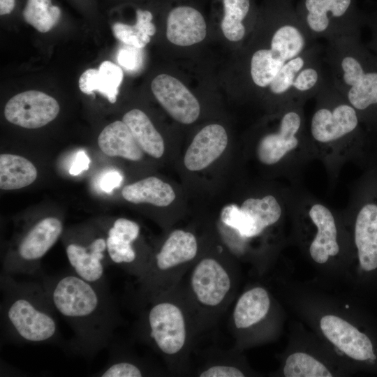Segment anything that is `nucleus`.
<instances>
[{
	"label": "nucleus",
	"mask_w": 377,
	"mask_h": 377,
	"mask_svg": "<svg viewBox=\"0 0 377 377\" xmlns=\"http://www.w3.org/2000/svg\"><path fill=\"white\" fill-rule=\"evenodd\" d=\"M123 77V71L119 66L110 61H104L98 69L89 68L80 75L79 87L86 94H94V91H98L108 101L114 103Z\"/></svg>",
	"instance_id": "5701e85b"
},
{
	"label": "nucleus",
	"mask_w": 377,
	"mask_h": 377,
	"mask_svg": "<svg viewBox=\"0 0 377 377\" xmlns=\"http://www.w3.org/2000/svg\"><path fill=\"white\" fill-rule=\"evenodd\" d=\"M295 11L306 31L316 41L357 35L363 20L356 0H298Z\"/></svg>",
	"instance_id": "0eeeda50"
},
{
	"label": "nucleus",
	"mask_w": 377,
	"mask_h": 377,
	"mask_svg": "<svg viewBox=\"0 0 377 377\" xmlns=\"http://www.w3.org/2000/svg\"><path fill=\"white\" fill-rule=\"evenodd\" d=\"M137 309L135 336L162 357L171 373L188 374L190 355L200 333L179 283Z\"/></svg>",
	"instance_id": "f03ea898"
},
{
	"label": "nucleus",
	"mask_w": 377,
	"mask_h": 377,
	"mask_svg": "<svg viewBox=\"0 0 377 377\" xmlns=\"http://www.w3.org/2000/svg\"><path fill=\"white\" fill-rule=\"evenodd\" d=\"M122 121L144 152L156 158L163 156V139L145 112L133 109L124 114Z\"/></svg>",
	"instance_id": "a878e982"
},
{
	"label": "nucleus",
	"mask_w": 377,
	"mask_h": 377,
	"mask_svg": "<svg viewBox=\"0 0 377 377\" xmlns=\"http://www.w3.org/2000/svg\"><path fill=\"white\" fill-rule=\"evenodd\" d=\"M269 28L266 45L256 48L249 59V77L253 84L266 89L274 80L280 70L297 53L283 38L272 36V19L267 7L262 9Z\"/></svg>",
	"instance_id": "4468645a"
},
{
	"label": "nucleus",
	"mask_w": 377,
	"mask_h": 377,
	"mask_svg": "<svg viewBox=\"0 0 377 377\" xmlns=\"http://www.w3.org/2000/svg\"><path fill=\"white\" fill-rule=\"evenodd\" d=\"M323 52V47L317 41L302 54L286 63L267 88L270 94L282 103H288V94L297 73Z\"/></svg>",
	"instance_id": "cd10ccee"
},
{
	"label": "nucleus",
	"mask_w": 377,
	"mask_h": 377,
	"mask_svg": "<svg viewBox=\"0 0 377 377\" xmlns=\"http://www.w3.org/2000/svg\"><path fill=\"white\" fill-rule=\"evenodd\" d=\"M62 15L61 8L53 0H26L22 10L24 21L41 33L54 27Z\"/></svg>",
	"instance_id": "473e14b6"
},
{
	"label": "nucleus",
	"mask_w": 377,
	"mask_h": 377,
	"mask_svg": "<svg viewBox=\"0 0 377 377\" xmlns=\"http://www.w3.org/2000/svg\"><path fill=\"white\" fill-rule=\"evenodd\" d=\"M152 369L142 360L124 352L114 353L106 366L96 375L101 377H141L153 376Z\"/></svg>",
	"instance_id": "72a5a7b5"
},
{
	"label": "nucleus",
	"mask_w": 377,
	"mask_h": 377,
	"mask_svg": "<svg viewBox=\"0 0 377 377\" xmlns=\"http://www.w3.org/2000/svg\"><path fill=\"white\" fill-rule=\"evenodd\" d=\"M221 28L230 41L239 42L246 34V22L258 14L253 0H220Z\"/></svg>",
	"instance_id": "393cba45"
},
{
	"label": "nucleus",
	"mask_w": 377,
	"mask_h": 377,
	"mask_svg": "<svg viewBox=\"0 0 377 377\" xmlns=\"http://www.w3.org/2000/svg\"><path fill=\"white\" fill-rule=\"evenodd\" d=\"M90 159L84 150L78 151L69 169L71 175H78L84 170H88Z\"/></svg>",
	"instance_id": "4c0bfd02"
},
{
	"label": "nucleus",
	"mask_w": 377,
	"mask_h": 377,
	"mask_svg": "<svg viewBox=\"0 0 377 377\" xmlns=\"http://www.w3.org/2000/svg\"><path fill=\"white\" fill-rule=\"evenodd\" d=\"M236 350L225 351L216 348L207 351V360L197 369L200 377H244L248 376L246 369L237 361Z\"/></svg>",
	"instance_id": "7c9ffc66"
},
{
	"label": "nucleus",
	"mask_w": 377,
	"mask_h": 377,
	"mask_svg": "<svg viewBox=\"0 0 377 377\" xmlns=\"http://www.w3.org/2000/svg\"><path fill=\"white\" fill-rule=\"evenodd\" d=\"M309 214L317 230L309 246V254L315 263L325 264L339 252L335 220L331 211L321 204L313 205Z\"/></svg>",
	"instance_id": "412c9836"
},
{
	"label": "nucleus",
	"mask_w": 377,
	"mask_h": 377,
	"mask_svg": "<svg viewBox=\"0 0 377 377\" xmlns=\"http://www.w3.org/2000/svg\"><path fill=\"white\" fill-rule=\"evenodd\" d=\"M52 303L74 332L66 348L93 357L109 346L121 318L110 290L84 280L73 271L39 277Z\"/></svg>",
	"instance_id": "f257e3e1"
},
{
	"label": "nucleus",
	"mask_w": 377,
	"mask_h": 377,
	"mask_svg": "<svg viewBox=\"0 0 377 377\" xmlns=\"http://www.w3.org/2000/svg\"><path fill=\"white\" fill-rule=\"evenodd\" d=\"M324 337L358 364L377 370V339L365 328L334 314H325L319 322Z\"/></svg>",
	"instance_id": "9b49d317"
},
{
	"label": "nucleus",
	"mask_w": 377,
	"mask_h": 377,
	"mask_svg": "<svg viewBox=\"0 0 377 377\" xmlns=\"http://www.w3.org/2000/svg\"><path fill=\"white\" fill-rule=\"evenodd\" d=\"M135 23L128 24L116 22L112 24L113 34L125 45L137 48L145 47L150 41L151 36L156 33L153 22L154 13L149 8H135Z\"/></svg>",
	"instance_id": "bb28decb"
},
{
	"label": "nucleus",
	"mask_w": 377,
	"mask_h": 377,
	"mask_svg": "<svg viewBox=\"0 0 377 377\" xmlns=\"http://www.w3.org/2000/svg\"><path fill=\"white\" fill-rule=\"evenodd\" d=\"M207 24L202 13L193 6L178 4L171 8L166 18V36L178 46H190L206 36Z\"/></svg>",
	"instance_id": "6ab92c4d"
},
{
	"label": "nucleus",
	"mask_w": 377,
	"mask_h": 377,
	"mask_svg": "<svg viewBox=\"0 0 377 377\" xmlns=\"http://www.w3.org/2000/svg\"><path fill=\"white\" fill-rule=\"evenodd\" d=\"M140 232V228L136 222L119 218L108 228L105 237L110 263L135 280L144 274L149 262V259L140 254L135 247Z\"/></svg>",
	"instance_id": "f8f14e48"
},
{
	"label": "nucleus",
	"mask_w": 377,
	"mask_h": 377,
	"mask_svg": "<svg viewBox=\"0 0 377 377\" xmlns=\"http://www.w3.org/2000/svg\"><path fill=\"white\" fill-rule=\"evenodd\" d=\"M357 35L326 41L323 61L334 87L357 112L377 105V70L369 68Z\"/></svg>",
	"instance_id": "39448f33"
},
{
	"label": "nucleus",
	"mask_w": 377,
	"mask_h": 377,
	"mask_svg": "<svg viewBox=\"0 0 377 377\" xmlns=\"http://www.w3.org/2000/svg\"><path fill=\"white\" fill-rule=\"evenodd\" d=\"M37 177L35 165L23 156L3 154L0 156V188L15 190L27 186Z\"/></svg>",
	"instance_id": "c85d7f7f"
},
{
	"label": "nucleus",
	"mask_w": 377,
	"mask_h": 377,
	"mask_svg": "<svg viewBox=\"0 0 377 377\" xmlns=\"http://www.w3.org/2000/svg\"><path fill=\"white\" fill-rule=\"evenodd\" d=\"M151 88L158 102L175 120L190 124L198 118L199 102L178 79L161 74L153 80Z\"/></svg>",
	"instance_id": "a211bd4d"
},
{
	"label": "nucleus",
	"mask_w": 377,
	"mask_h": 377,
	"mask_svg": "<svg viewBox=\"0 0 377 377\" xmlns=\"http://www.w3.org/2000/svg\"><path fill=\"white\" fill-rule=\"evenodd\" d=\"M327 76L322 53L309 62L297 73L290 89L288 101L306 100L307 98L316 96Z\"/></svg>",
	"instance_id": "c756f323"
},
{
	"label": "nucleus",
	"mask_w": 377,
	"mask_h": 377,
	"mask_svg": "<svg viewBox=\"0 0 377 377\" xmlns=\"http://www.w3.org/2000/svg\"><path fill=\"white\" fill-rule=\"evenodd\" d=\"M228 145V135L219 124H209L202 128L193 138L188 147L184 163L191 171L201 170L224 151Z\"/></svg>",
	"instance_id": "aec40b11"
},
{
	"label": "nucleus",
	"mask_w": 377,
	"mask_h": 377,
	"mask_svg": "<svg viewBox=\"0 0 377 377\" xmlns=\"http://www.w3.org/2000/svg\"><path fill=\"white\" fill-rule=\"evenodd\" d=\"M63 228L61 221L54 216L36 222L5 258L1 272L13 276L24 274L39 278L43 273L40 260L59 239Z\"/></svg>",
	"instance_id": "6e6552de"
},
{
	"label": "nucleus",
	"mask_w": 377,
	"mask_h": 377,
	"mask_svg": "<svg viewBox=\"0 0 377 377\" xmlns=\"http://www.w3.org/2000/svg\"><path fill=\"white\" fill-rule=\"evenodd\" d=\"M316 97L318 107L310 124L311 134L315 140L332 142L357 130V112L334 87L328 75Z\"/></svg>",
	"instance_id": "1a4fd4ad"
},
{
	"label": "nucleus",
	"mask_w": 377,
	"mask_h": 377,
	"mask_svg": "<svg viewBox=\"0 0 377 377\" xmlns=\"http://www.w3.org/2000/svg\"><path fill=\"white\" fill-rule=\"evenodd\" d=\"M66 253L75 274L96 286L109 290L105 269L110 263L105 237H91L85 242L69 241Z\"/></svg>",
	"instance_id": "2eb2a0df"
},
{
	"label": "nucleus",
	"mask_w": 377,
	"mask_h": 377,
	"mask_svg": "<svg viewBox=\"0 0 377 377\" xmlns=\"http://www.w3.org/2000/svg\"><path fill=\"white\" fill-rule=\"evenodd\" d=\"M121 194L130 202L149 203L157 207L168 206L176 197L172 186L156 177H149L126 185Z\"/></svg>",
	"instance_id": "b1692460"
},
{
	"label": "nucleus",
	"mask_w": 377,
	"mask_h": 377,
	"mask_svg": "<svg viewBox=\"0 0 377 377\" xmlns=\"http://www.w3.org/2000/svg\"><path fill=\"white\" fill-rule=\"evenodd\" d=\"M237 267L216 256H199L179 284L195 315L200 334L215 326L233 302Z\"/></svg>",
	"instance_id": "20e7f679"
},
{
	"label": "nucleus",
	"mask_w": 377,
	"mask_h": 377,
	"mask_svg": "<svg viewBox=\"0 0 377 377\" xmlns=\"http://www.w3.org/2000/svg\"><path fill=\"white\" fill-rule=\"evenodd\" d=\"M240 207L250 217L257 237L267 228L276 223L282 212L279 202L272 195L262 198H248L242 202Z\"/></svg>",
	"instance_id": "2f4dec72"
},
{
	"label": "nucleus",
	"mask_w": 377,
	"mask_h": 377,
	"mask_svg": "<svg viewBox=\"0 0 377 377\" xmlns=\"http://www.w3.org/2000/svg\"><path fill=\"white\" fill-rule=\"evenodd\" d=\"M16 6V0H0V15L5 16L12 13Z\"/></svg>",
	"instance_id": "58836bf2"
},
{
	"label": "nucleus",
	"mask_w": 377,
	"mask_h": 377,
	"mask_svg": "<svg viewBox=\"0 0 377 377\" xmlns=\"http://www.w3.org/2000/svg\"><path fill=\"white\" fill-rule=\"evenodd\" d=\"M101 151L112 157L119 156L138 161L144 156L129 128L123 121H115L106 126L98 138Z\"/></svg>",
	"instance_id": "4be33fe9"
},
{
	"label": "nucleus",
	"mask_w": 377,
	"mask_h": 377,
	"mask_svg": "<svg viewBox=\"0 0 377 377\" xmlns=\"http://www.w3.org/2000/svg\"><path fill=\"white\" fill-rule=\"evenodd\" d=\"M272 310V299L267 288L253 286L237 299L229 320L235 338L234 349L239 350L258 341L259 334L266 326Z\"/></svg>",
	"instance_id": "9d476101"
},
{
	"label": "nucleus",
	"mask_w": 377,
	"mask_h": 377,
	"mask_svg": "<svg viewBox=\"0 0 377 377\" xmlns=\"http://www.w3.org/2000/svg\"><path fill=\"white\" fill-rule=\"evenodd\" d=\"M121 174L116 170H110L103 175L100 180V187L105 193H110L119 187L122 182Z\"/></svg>",
	"instance_id": "e433bc0d"
},
{
	"label": "nucleus",
	"mask_w": 377,
	"mask_h": 377,
	"mask_svg": "<svg viewBox=\"0 0 377 377\" xmlns=\"http://www.w3.org/2000/svg\"><path fill=\"white\" fill-rule=\"evenodd\" d=\"M305 100H293L280 117L276 131L265 135L257 147V156L265 165H274L299 145L302 131L303 117L301 103Z\"/></svg>",
	"instance_id": "ddd939ff"
},
{
	"label": "nucleus",
	"mask_w": 377,
	"mask_h": 377,
	"mask_svg": "<svg viewBox=\"0 0 377 377\" xmlns=\"http://www.w3.org/2000/svg\"><path fill=\"white\" fill-rule=\"evenodd\" d=\"M200 256L195 235L190 231H171L150 258L144 274L135 280L136 309L173 289Z\"/></svg>",
	"instance_id": "423d86ee"
},
{
	"label": "nucleus",
	"mask_w": 377,
	"mask_h": 377,
	"mask_svg": "<svg viewBox=\"0 0 377 377\" xmlns=\"http://www.w3.org/2000/svg\"><path fill=\"white\" fill-rule=\"evenodd\" d=\"M1 326L5 340L15 343L60 341L57 311L41 281H19L1 272Z\"/></svg>",
	"instance_id": "7ed1b4c3"
},
{
	"label": "nucleus",
	"mask_w": 377,
	"mask_h": 377,
	"mask_svg": "<svg viewBox=\"0 0 377 377\" xmlns=\"http://www.w3.org/2000/svg\"><path fill=\"white\" fill-rule=\"evenodd\" d=\"M285 377H332V372L321 361L304 352H294L285 360Z\"/></svg>",
	"instance_id": "f704fd0d"
},
{
	"label": "nucleus",
	"mask_w": 377,
	"mask_h": 377,
	"mask_svg": "<svg viewBox=\"0 0 377 377\" xmlns=\"http://www.w3.org/2000/svg\"><path fill=\"white\" fill-rule=\"evenodd\" d=\"M59 109L53 97L30 90L12 97L5 106L4 116L11 124L26 128H38L54 120Z\"/></svg>",
	"instance_id": "dca6fc26"
},
{
	"label": "nucleus",
	"mask_w": 377,
	"mask_h": 377,
	"mask_svg": "<svg viewBox=\"0 0 377 377\" xmlns=\"http://www.w3.org/2000/svg\"><path fill=\"white\" fill-rule=\"evenodd\" d=\"M140 50V48L127 45L122 47L117 53L118 63L128 71H136L142 62Z\"/></svg>",
	"instance_id": "c9c22d12"
},
{
	"label": "nucleus",
	"mask_w": 377,
	"mask_h": 377,
	"mask_svg": "<svg viewBox=\"0 0 377 377\" xmlns=\"http://www.w3.org/2000/svg\"><path fill=\"white\" fill-rule=\"evenodd\" d=\"M374 20L376 21V23H377V11L375 14Z\"/></svg>",
	"instance_id": "ea45409f"
},
{
	"label": "nucleus",
	"mask_w": 377,
	"mask_h": 377,
	"mask_svg": "<svg viewBox=\"0 0 377 377\" xmlns=\"http://www.w3.org/2000/svg\"><path fill=\"white\" fill-rule=\"evenodd\" d=\"M357 270L362 281L377 279V203L364 204L357 212L354 225Z\"/></svg>",
	"instance_id": "f3484780"
}]
</instances>
